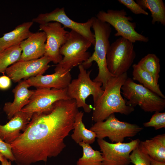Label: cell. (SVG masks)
Segmentation results:
<instances>
[{
  "instance_id": "6da1fadb",
  "label": "cell",
  "mask_w": 165,
  "mask_h": 165,
  "mask_svg": "<svg viewBox=\"0 0 165 165\" xmlns=\"http://www.w3.org/2000/svg\"><path fill=\"white\" fill-rule=\"evenodd\" d=\"M74 99L54 103L49 110L33 113L23 132L10 144L15 163L30 165L60 154L64 139L73 129L79 112Z\"/></svg>"
},
{
  "instance_id": "7a4b0ae2",
  "label": "cell",
  "mask_w": 165,
  "mask_h": 165,
  "mask_svg": "<svg viewBox=\"0 0 165 165\" xmlns=\"http://www.w3.org/2000/svg\"><path fill=\"white\" fill-rule=\"evenodd\" d=\"M128 78L127 72L111 78L101 96L94 102L92 120L95 122L106 120L115 113L128 115L134 107L127 105L121 94V88Z\"/></svg>"
},
{
  "instance_id": "3957f363",
  "label": "cell",
  "mask_w": 165,
  "mask_h": 165,
  "mask_svg": "<svg viewBox=\"0 0 165 165\" xmlns=\"http://www.w3.org/2000/svg\"><path fill=\"white\" fill-rule=\"evenodd\" d=\"M92 28L94 31L95 38L94 51L89 59L82 64L86 69L89 68L94 61L97 64L98 73L93 80L101 83L104 90L108 81L114 76L109 71L107 67L106 56L110 45L109 38L112 28L108 24L102 22L96 17H92Z\"/></svg>"
},
{
  "instance_id": "277c9868",
  "label": "cell",
  "mask_w": 165,
  "mask_h": 165,
  "mask_svg": "<svg viewBox=\"0 0 165 165\" xmlns=\"http://www.w3.org/2000/svg\"><path fill=\"white\" fill-rule=\"evenodd\" d=\"M78 68L79 72L78 78L71 81L67 88V94L71 99L75 100L78 108L82 107L85 112L89 113L93 108L86 103V98L92 95L95 102L101 96L104 90L101 83L90 79L91 70L87 71L82 64L79 65Z\"/></svg>"
},
{
  "instance_id": "5b68a950",
  "label": "cell",
  "mask_w": 165,
  "mask_h": 165,
  "mask_svg": "<svg viewBox=\"0 0 165 165\" xmlns=\"http://www.w3.org/2000/svg\"><path fill=\"white\" fill-rule=\"evenodd\" d=\"M121 92L127 101V105H137L146 112H160L165 108V99L128 78L121 88Z\"/></svg>"
},
{
  "instance_id": "8992f818",
  "label": "cell",
  "mask_w": 165,
  "mask_h": 165,
  "mask_svg": "<svg viewBox=\"0 0 165 165\" xmlns=\"http://www.w3.org/2000/svg\"><path fill=\"white\" fill-rule=\"evenodd\" d=\"M143 129L137 124L119 121L113 113L105 121L95 122L90 130L96 133L97 139L107 137L112 143H116L135 136Z\"/></svg>"
},
{
  "instance_id": "52a82bcc",
  "label": "cell",
  "mask_w": 165,
  "mask_h": 165,
  "mask_svg": "<svg viewBox=\"0 0 165 165\" xmlns=\"http://www.w3.org/2000/svg\"><path fill=\"white\" fill-rule=\"evenodd\" d=\"M136 56L133 43L120 37L110 44L107 52L106 61L108 70L114 76L127 72Z\"/></svg>"
},
{
  "instance_id": "ba28073f",
  "label": "cell",
  "mask_w": 165,
  "mask_h": 165,
  "mask_svg": "<svg viewBox=\"0 0 165 165\" xmlns=\"http://www.w3.org/2000/svg\"><path fill=\"white\" fill-rule=\"evenodd\" d=\"M92 45L82 35L71 30L67 40L60 49V53L64 57L58 64L70 71L73 68L82 64L91 56L87 50Z\"/></svg>"
},
{
  "instance_id": "9c48e42d",
  "label": "cell",
  "mask_w": 165,
  "mask_h": 165,
  "mask_svg": "<svg viewBox=\"0 0 165 165\" xmlns=\"http://www.w3.org/2000/svg\"><path fill=\"white\" fill-rule=\"evenodd\" d=\"M96 17L99 20L113 26L116 31L115 36H120L133 43L137 41L147 42L149 41L148 37L136 31L135 23L131 22L132 18L127 16L124 9H109L106 12L100 11Z\"/></svg>"
},
{
  "instance_id": "30bf717a",
  "label": "cell",
  "mask_w": 165,
  "mask_h": 165,
  "mask_svg": "<svg viewBox=\"0 0 165 165\" xmlns=\"http://www.w3.org/2000/svg\"><path fill=\"white\" fill-rule=\"evenodd\" d=\"M32 21L39 25L51 22H58L63 25L65 28L70 29L81 34L89 40L93 45H94V35L91 29L92 17L85 22H77L68 17L64 7L57 8L50 12L40 13L37 17L33 18Z\"/></svg>"
},
{
  "instance_id": "8fae6325",
  "label": "cell",
  "mask_w": 165,
  "mask_h": 165,
  "mask_svg": "<svg viewBox=\"0 0 165 165\" xmlns=\"http://www.w3.org/2000/svg\"><path fill=\"white\" fill-rule=\"evenodd\" d=\"M140 140L136 139L127 143H109L97 139V142L103 158L102 165H129L130 153L138 147Z\"/></svg>"
},
{
  "instance_id": "7c38bea8",
  "label": "cell",
  "mask_w": 165,
  "mask_h": 165,
  "mask_svg": "<svg viewBox=\"0 0 165 165\" xmlns=\"http://www.w3.org/2000/svg\"><path fill=\"white\" fill-rule=\"evenodd\" d=\"M39 28V30L44 32L46 36L44 55L49 57L53 63L59 64L63 59L59 50L67 40L69 32L66 30L61 24L57 22L40 24Z\"/></svg>"
},
{
  "instance_id": "4fadbf2b",
  "label": "cell",
  "mask_w": 165,
  "mask_h": 165,
  "mask_svg": "<svg viewBox=\"0 0 165 165\" xmlns=\"http://www.w3.org/2000/svg\"><path fill=\"white\" fill-rule=\"evenodd\" d=\"M69 99H71L67 95V88H37L34 90L28 103L20 111L32 113L46 111L50 110L56 101Z\"/></svg>"
},
{
  "instance_id": "5bb4252c",
  "label": "cell",
  "mask_w": 165,
  "mask_h": 165,
  "mask_svg": "<svg viewBox=\"0 0 165 165\" xmlns=\"http://www.w3.org/2000/svg\"><path fill=\"white\" fill-rule=\"evenodd\" d=\"M50 58L44 55L38 59L19 61L9 67L5 72L14 82L22 79L42 75L49 68Z\"/></svg>"
},
{
  "instance_id": "9a60e30c",
  "label": "cell",
  "mask_w": 165,
  "mask_h": 165,
  "mask_svg": "<svg viewBox=\"0 0 165 165\" xmlns=\"http://www.w3.org/2000/svg\"><path fill=\"white\" fill-rule=\"evenodd\" d=\"M54 73L45 75H40L25 80L30 87L63 89L67 88L71 81L70 71L65 69L57 64Z\"/></svg>"
},
{
  "instance_id": "2e32d148",
  "label": "cell",
  "mask_w": 165,
  "mask_h": 165,
  "mask_svg": "<svg viewBox=\"0 0 165 165\" xmlns=\"http://www.w3.org/2000/svg\"><path fill=\"white\" fill-rule=\"evenodd\" d=\"M33 113L21 111L16 113L9 121L0 124V137L6 143L11 144L20 136L30 121Z\"/></svg>"
},
{
  "instance_id": "e0dca14e",
  "label": "cell",
  "mask_w": 165,
  "mask_h": 165,
  "mask_svg": "<svg viewBox=\"0 0 165 165\" xmlns=\"http://www.w3.org/2000/svg\"><path fill=\"white\" fill-rule=\"evenodd\" d=\"M46 36L42 31L33 33L20 44L22 52L19 61L39 58L45 54Z\"/></svg>"
},
{
  "instance_id": "ac0fdd59",
  "label": "cell",
  "mask_w": 165,
  "mask_h": 165,
  "mask_svg": "<svg viewBox=\"0 0 165 165\" xmlns=\"http://www.w3.org/2000/svg\"><path fill=\"white\" fill-rule=\"evenodd\" d=\"M29 85L25 80L20 82L13 90L14 99L12 102L5 103L3 110L10 120L16 112L21 109L29 102V99L34 90H29Z\"/></svg>"
},
{
  "instance_id": "d6986e66",
  "label": "cell",
  "mask_w": 165,
  "mask_h": 165,
  "mask_svg": "<svg viewBox=\"0 0 165 165\" xmlns=\"http://www.w3.org/2000/svg\"><path fill=\"white\" fill-rule=\"evenodd\" d=\"M34 22L32 21L24 22L16 26L12 31L3 34L0 37V53L6 49L20 44L33 33L30 28Z\"/></svg>"
},
{
  "instance_id": "ffe728a7",
  "label": "cell",
  "mask_w": 165,
  "mask_h": 165,
  "mask_svg": "<svg viewBox=\"0 0 165 165\" xmlns=\"http://www.w3.org/2000/svg\"><path fill=\"white\" fill-rule=\"evenodd\" d=\"M138 147L142 152L156 161L165 162V134L140 141Z\"/></svg>"
},
{
  "instance_id": "44dd1931",
  "label": "cell",
  "mask_w": 165,
  "mask_h": 165,
  "mask_svg": "<svg viewBox=\"0 0 165 165\" xmlns=\"http://www.w3.org/2000/svg\"><path fill=\"white\" fill-rule=\"evenodd\" d=\"M83 115L84 113L81 111L76 114L73 125V133L71 137L77 144L83 142L90 145L95 141L97 135L94 132L86 128L82 120Z\"/></svg>"
},
{
  "instance_id": "7402d4cb",
  "label": "cell",
  "mask_w": 165,
  "mask_h": 165,
  "mask_svg": "<svg viewBox=\"0 0 165 165\" xmlns=\"http://www.w3.org/2000/svg\"><path fill=\"white\" fill-rule=\"evenodd\" d=\"M136 2L145 10L150 11L152 24L157 22L165 25V5L162 0H137Z\"/></svg>"
},
{
  "instance_id": "603a6c76",
  "label": "cell",
  "mask_w": 165,
  "mask_h": 165,
  "mask_svg": "<svg viewBox=\"0 0 165 165\" xmlns=\"http://www.w3.org/2000/svg\"><path fill=\"white\" fill-rule=\"evenodd\" d=\"M132 79L138 82L145 88L165 99V96L161 91L160 85L154 80L152 76L141 69L137 64L132 65Z\"/></svg>"
},
{
  "instance_id": "cb8c5ba5",
  "label": "cell",
  "mask_w": 165,
  "mask_h": 165,
  "mask_svg": "<svg viewBox=\"0 0 165 165\" xmlns=\"http://www.w3.org/2000/svg\"><path fill=\"white\" fill-rule=\"evenodd\" d=\"M82 148L83 154L76 162V165H102L101 153L94 150L90 144L82 142L78 144Z\"/></svg>"
},
{
  "instance_id": "d4e9b609",
  "label": "cell",
  "mask_w": 165,
  "mask_h": 165,
  "mask_svg": "<svg viewBox=\"0 0 165 165\" xmlns=\"http://www.w3.org/2000/svg\"><path fill=\"white\" fill-rule=\"evenodd\" d=\"M141 69L147 72L157 83L160 77V60L155 54L148 53L143 57L137 64Z\"/></svg>"
},
{
  "instance_id": "484cf974",
  "label": "cell",
  "mask_w": 165,
  "mask_h": 165,
  "mask_svg": "<svg viewBox=\"0 0 165 165\" xmlns=\"http://www.w3.org/2000/svg\"><path fill=\"white\" fill-rule=\"evenodd\" d=\"M22 50L20 44L8 47L0 53V73L5 72L10 65L19 61Z\"/></svg>"
},
{
  "instance_id": "4316f807",
  "label": "cell",
  "mask_w": 165,
  "mask_h": 165,
  "mask_svg": "<svg viewBox=\"0 0 165 165\" xmlns=\"http://www.w3.org/2000/svg\"><path fill=\"white\" fill-rule=\"evenodd\" d=\"M130 158L134 165H151L150 157L141 151L138 146L132 152Z\"/></svg>"
},
{
  "instance_id": "83f0119b",
  "label": "cell",
  "mask_w": 165,
  "mask_h": 165,
  "mask_svg": "<svg viewBox=\"0 0 165 165\" xmlns=\"http://www.w3.org/2000/svg\"><path fill=\"white\" fill-rule=\"evenodd\" d=\"M145 127H153L156 130L165 128V112H155L149 121L143 124Z\"/></svg>"
},
{
  "instance_id": "f1b7e54d",
  "label": "cell",
  "mask_w": 165,
  "mask_h": 165,
  "mask_svg": "<svg viewBox=\"0 0 165 165\" xmlns=\"http://www.w3.org/2000/svg\"><path fill=\"white\" fill-rule=\"evenodd\" d=\"M119 2L128 8L135 14L148 15V13L134 0H118Z\"/></svg>"
},
{
  "instance_id": "f546056e",
  "label": "cell",
  "mask_w": 165,
  "mask_h": 165,
  "mask_svg": "<svg viewBox=\"0 0 165 165\" xmlns=\"http://www.w3.org/2000/svg\"><path fill=\"white\" fill-rule=\"evenodd\" d=\"M0 152L7 159L11 162L15 161V159L12 152L11 145L6 143L0 137Z\"/></svg>"
},
{
  "instance_id": "4dcf8cb0",
  "label": "cell",
  "mask_w": 165,
  "mask_h": 165,
  "mask_svg": "<svg viewBox=\"0 0 165 165\" xmlns=\"http://www.w3.org/2000/svg\"><path fill=\"white\" fill-rule=\"evenodd\" d=\"M11 85V79L8 76L3 75L0 77V89H7Z\"/></svg>"
},
{
  "instance_id": "1f68e13d",
  "label": "cell",
  "mask_w": 165,
  "mask_h": 165,
  "mask_svg": "<svg viewBox=\"0 0 165 165\" xmlns=\"http://www.w3.org/2000/svg\"><path fill=\"white\" fill-rule=\"evenodd\" d=\"M150 164L151 165H165V162L156 161L150 158Z\"/></svg>"
},
{
  "instance_id": "d6a6232c",
  "label": "cell",
  "mask_w": 165,
  "mask_h": 165,
  "mask_svg": "<svg viewBox=\"0 0 165 165\" xmlns=\"http://www.w3.org/2000/svg\"><path fill=\"white\" fill-rule=\"evenodd\" d=\"M1 165H12L11 161H8L7 159L5 157L3 160L1 162Z\"/></svg>"
},
{
  "instance_id": "836d02e7",
  "label": "cell",
  "mask_w": 165,
  "mask_h": 165,
  "mask_svg": "<svg viewBox=\"0 0 165 165\" xmlns=\"http://www.w3.org/2000/svg\"><path fill=\"white\" fill-rule=\"evenodd\" d=\"M4 156L2 154V153L0 152V161L1 162L4 159Z\"/></svg>"
},
{
  "instance_id": "e575fe53",
  "label": "cell",
  "mask_w": 165,
  "mask_h": 165,
  "mask_svg": "<svg viewBox=\"0 0 165 165\" xmlns=\"http://www.w3.org/2000/svg\"><path fill=\"white\" fill-rule=\"evenodd\" d=\"M16 165H20L19 164H17Z\"/></svg>"
}]
</instances>
